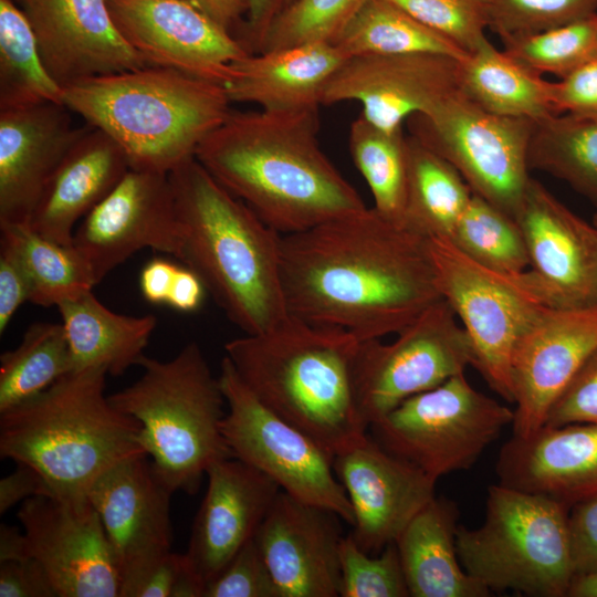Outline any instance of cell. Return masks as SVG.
I'll return each mask as SVG.
<instances>
[{"mask_svg": "<svg viewBox=\"0 0 597 597\" xmlns=\"http://www.w3.org/2000/svg\"><path fill=\"white\" fill-rule=\"evenodd\" d=\"M290 315L359 342L397 334L442 298L428 239L374 208L281 234Z\"/></svg>", "mask_w": 597, "mask_h": 597, "instance_id": "1", "label": "cell"}, {"mask_svg": "<svg viewBox=\"0 0 597 597\" xmlns=\"http://www.w3.org/2000/svg\"><path fill=\"white\" fill-rule=\"evenodd\" d=\"M347 57L332 42L248 54L231 64L223 88L231 103H252L262 111L318 109L325 85Z\"/></svg>", "mask_w": 597, "mask_h": 597, "instance_id": "28", "label": "cell"}, {"mask_svg": "<svg viewBox=\"0 0 597 597\" xmlns=\"http://www.w3.org/2000/svg\"><path fill=\"white\" fill-rule=\"evenodd\" d=\"M189 568L186 554L170 551L124 580L119 597H172L176 586Z\"/></svg>", "mask_w": 597, "mask_h": 597, "instance_id": "48", "label": "cell"}, {"mask_svg": "<svg viewBox=\"0 0 597 597\" xmlns=\"http://www.w3.org/2000/svg\"><path fill=\"white\" fill-rule=\"evenodd\" d=\"M341 520L279 492L254 540L280 597L341 596Z\"/></svg>", "mask_w": 597, "mask_h": 597, "instance_id": "21", "label": "cell"}, {"mask_svg": "<svg viewBox=\"0 0 597 597\" xmlns=\"http://www.w3.org/2000/svg\"><path fill=\"white\" fill-rule=\"evenodd\" d=\"M473 362L467 333L441 298L398 332L392 343L359 342L352 373L358 412L369 429L407 398L464 373Z\"/></svg>", "mask_w": 597, "mask_h": 597, "instance_id": "13", "label": "cell"}, {"mask_svg": "<svg viewBox=\"0 0 597 597\" xmlns=\"http://www.w3.org/2000/svg\"><path fill=\"white\" fill-rule=\"evenodd\" d=\"M168 177L180 232L178 260L201 277L208 294L244 334L263 333L286 318L281 234L196 158Z\"/></svg>", "mask_w": 597, "mask_h": 597, "instance_id": "3", "label": "cell"}, {"mask_svg": "<svg viewBox=\"0 0 597 597\" xmlns=\"http://www.w3.org/2000/svg\"><path fill=\"white\" fill-rule=\"evenodd\" d=\"M575 577L597 572V495L576 503L568 513Z\"/></svg>", "mask_w": 597, "mask_h": 597, "instance_id": "47", "label": "cell"}, {"mask_svg": "<svg viewBox=\"0 0 597 597\" xmlns=\"http://www.w3.org/2000/svg\"><path fill=\"white\" fill-rule=\"evenodd\" d=\"M459 87L476 105L495 115L538 122L556 114L551 102V81L489 40L460 60Z\"/></svg>", "mask_w": 597, "mask_h": 597, "instance_id": "31", "label": "cell"}, {"mask_svg": "<svg viewBox=\"0 0 597 597\" xmlns=\"http://www.w3.org/2000/svg\"><path fill=\"white\" fill-rule=\"evenodd\" d=\"M339 597H408L409 591L396 544L368 554L350 534L341 545Z\"/></svg>", "mask_w": 597, "mask_h": 597, "instance_id": "43", "label": "cell"}, {"mask_svg": "<svg viewBox=\"0 0 597 597\" xmlns=\"http://www.w3.org/2000/svg\"><path fill=\"white\" fill-rule=\"evenodd\" d=\"M20 1V0H19Z\"/></svg>", "mask_w": 597, "mask_h": 597, "instance_id": "60", "label": "cell"}, {"mask_svg": "<svg viewBox=\"0 0 597 597\" xmlns=\"http://www.w3.org/2000/svg\"><path fill=\"white\" fill-rule=\"evenodd\" d=\"M72 369L62 323L31 324L20 344L0 356V412L41 394Z\"/></svg>", "mask_w": 597, "mask_h": 597, "instance_id": "38", "label": "cell"}, {"mask_svg": "<svg viewBox=\"0 0 597 597\" xmlns=\"http://www.w3.org/2000/svg\"><path fill=\"white\" fill-rule=\"evenodd\" d=\"M138 366L140 377L108 399L139 423L142 447L165 483L193 495L213 462L233 457L222 434L219 376L195 342L168 360L144 355Z\"/></svg>", "mask_w": 597, "mask_h": 597, "instance_id": "7", "label": "cell"}, {"mask_svg": "<svg viewBox=\"0 0 597 597\" xmlns=\"http://www.w3.org/2000/svg\"><path fill=\"white\" fill-rule=\"evenodd\" d=\"M513 420L514 409L474 389L462 373L407 398L369 429L385 450L438 480L469 470Z\"/></svg>", "mask_w": 597, "mask_h": 597, "instance_id": "9", "label": "cell"}, {"mask_svg": "<svg viewBox=\"0 0 597 597\" xmlns=\"http://www.w3.org/2000/svg\"><path fill=\"white\" fill-rule=\"evenodd\" d=\"M206 476L208 486L185 554L207 587L254 538L281 489L234 457L213 462Z\"/></svg>", "mask_w": 597, "mask_h": 597, "instance_id": "24", "label": "cell"}, {"mask_svg": "<svg viewBox=\"0 0 597 597\" xmlns=\"http://www.w3.org/2000/svg\"><path fill=\"white\" fill-rule=\"evenodd\" d=\"M235 35L249 11V0H187Z\"/></svg>", "mask_w": 597, "mask_h": 597, "instance_id": "56", "label": "cell"}, {"mask_svg": "<svg viewBox=\"0 0 597 597\" xmlns=\"http://www.w3.org/2000/svg\"><path fill=\"white\" fill-rule=\"evenodd\" d=\"M333 467L353 509L349 534L368 554H378L395 543L436 496V479L388 452L368 434L337 453Z\"/></svg>", "mask_w": 597, "mask_h": 597, "instance_id": "20", "label": "cell"}, {"mask_svg": "<svg viewBox=\"0 0 597 597\" xmlns=\"http://www.w3.org/2000/svg\"><path fill=\"white\" fill-rule=\"evenodd\" d=\"M125 41L149 66L223 86L231 64L250 54L238 39L187 0H106Z\"/></svg>", "mask_w": 597, "mask_h": 597, "instance_id": "17", "label": "cell"}, {"mask_svg": "<svg viewBox=\"0 0 597 597\" xmlns=\"http://www.w3.org/2000/svg\"><path fill=\"white\" fill-rule=\"evenodd\" d=\"M43 103L63 104V87L45 67L22 8L0 0V111Z\"/></svg>", "mask_w": 597, "mask_h": 597, "instance_id": "36", "label": "cell"}, {"mask_svg": "<svg viewBox=\"0 0 597 597\" xmlns=\"http://www.w3.org/2000/svg\"><path fill=\"white\" fill-rule=\"evenodd\" d=\"M499 483L567 507L597 495V422L542 426L500 450Z\"/></svg>", "mask_w": 597, "mask_h": 597, "instance_id": "26", "label": "cell"}, {"mask_svg": "<svg viewBox=\"0 0 597 597\" xmlns=\"http://www.w3.org/2000/svg\"><path fill=\"white\" fill-rule=\"evenodd\" d=\"M179 265L164 258H154L143 266L138 285L145 301L166 305Z\"/></svg>", "mask_w": 597, "mask_h": 597, "instance_id": "54", "label": "cell"}, {"mask_svg": "<svg viewBox=\"0 0 597 597\" xmlns=\"http://www.w3.org/2000/svg\"><path fill=\"white\" fill-rule=\"evenodd\" d=\"M500 40L546 31L594 13L597 0H481Z\"/></svg>", "mask_w": 597, "mask_h": 597, "instance_id": "42", "label": "cell"}, {"mask_svg": "<svg viewBox=\"0 0 597 597\" xmlns=\"http://www.w3.org/2000/svg\"><path fill=\"white\" fill-rule=\"evenodd\" d=\"M0 244L9 248L30 283L29 302L49 307L75 298L96 285L73 244L52 241L23 223H0Z\"/></svg>", "mask_w": 597, "mask_h": 597, "instance_id": "34", "label": "cell"}, {"mask_svg": "<svg viewBox=\"0 0 597 597\" xmlns=\"http://www.w3.org/2000/svg\"><path fill=\"white\" fill-rule=\"evenodd\" d=\"M568 513L569 507L552 499L492 484L482 524L458 525L459 561L490 590L567 597L575 578Z\"/></svg>", "mask_w": 597, "mask_h": 597, "instance_id": "8", "label": "cell"}, {"mask_svg": "<svg viewBox=\"0 0 597 597\" xmlns=\"http://www.w3.org/2000/svg\"><path fill=\"white\" fill-rule=\"evenodd\" d=\"M333 43L348 56L433 53L460 60L468 54L389 0H366Z\"/></svg>", "mask_w": 597, "mask_h": 597, "instance_id": "35", "label": "cell"}, {"mask_svg": "<svg viewBox=\"0 0 597 597\" xmlns=\"http://www.w3.org/2000/svg\"><path fill=\"white\" fill-rule=\"evenodd\" d=\"M596 347L597 303L541 308L512 356V436L528 437L544 425L553 404Z\"/></svg>", "mask_w": 597, "mask_h": 597, "instance_id": "19", "label": "cell"}, {"mask_svg": "<svg viewBox=\"0 0 597 597\" xmlns=\"http://www.w3.org/2000/svg\"><path fill=\"white\" fill-rule=\"evenodd\" d=\"M86 126L75 127L62 103L0 111V223L28 224L48 180Z\"/></svg>", "mask_w": 597, "mask_h": 597, "instance_id": "25", "label": "cell"}, {"mask_svg": "<svg viewBox=\"0 0 597 597\" xmlns=\"http://www.w3.org/2000/svg\"><path fill=\"white\" fill-rule=\"evenodd\" d=\"M73 245L95 284L135 252L180 253V232L168 175L129 169L77 224Z\"/></svg>", "mask_w": 597, "mask_h": 597, "instance_id": "16", "label": "cell"}, {"mask_svg": "<svg viewBox=\"0 0 597 597\" xmlns=\"http://www.w3.org/2000/svg\"><path fill=\"white\" fill-rule=\"evenodd\" d=\"M207 294L201 277L187 265H179L166 305L181 313H193L201 308Z\"/></svg>", "mask_w": 597, "mask_h": 597, "instance_id": "55", "label": "cell"}, {"mask_svg": "<svg viewBox=\"0 0 597 597\" xmlns=\"http://www.w3.org/2000/svg\"><path fill=\"white\" fill-rule=\"evenodd\" d=\"M203 597H280L254 538L207 585Z\"/></svg>", "mask_w": 597, "mask_h": 597, "instance_id": "45", "label": "cell"}, {"mask_svg": "<svg viewBox=\"0 0 597 597\" xmlns=\"http://www.w3.org/2000/svg\"><path fill=\"white\" fill-rule=\"evenodd\" d=\"M419 22L470 53L488 40L481 0H389Z\"/></svg>", "mask_w": 597, "mask_h": 597, "instance_id": "44", "label": "cell"}, {"mask_svg": "<svg viewBox=\"0 0 597 597\" xmlns=\"http://www.w3.org/2000/svg\"><path fill=\"white\" fill-rule=\"evenodd\" d=\"M450 241L498 273L519 276L527 271V251L516 221L474 193Z\"/></svg>", "mask_w": 597, "mask_h": 597, "instance_id": "39", "label": "cell"}, {"mask_svg": "<svg viewBox=\"0 0 597 597\" xmlns=\"http://www.w3.org/2000/svg\"><path fill=\"white\" fill-rule=\"evenodd\" d=\"M17 516L57 597H119V572L88 496H33Z\"/></svg>", "mask_w": 597, "mask_h": 597, "instance_id": "14", "label": "cell"}, {"mask_svg": "<svg viewBox=\"0 0 597 597\" xmlns=\"http://www.w3.org/2000/svg\"><path fill=\"white\" fill-rule=\"evenodd\" d=\"M318 109L231 112L195 158L280 234L366 208L321 148Z\"/></svg>", "mask_w": 597, "mask_h": 597, "instance_id": "2", "label": "cell"}, {"mask_svg": "<svg viewBox=\"0 0 597 597\" xmlns=\"http://www.w3.org/2000/svg\"><path fill=\"white\" fill-rule=\"evenodd\" d=\"M295 1L249 0V11L234 36L250 54L259 53L273 21Z\"/></svg>", "mask_w": 597, "mask_h": 597, "instance_id": "52", "label": "cell"}, {"mask_svg": "<svg viewBox=\"0 0 597 597\" xmlns=\"http://www.w3.org/2000/svg\"><path fill=\"white\" fill-rule=\"evenodd\" d=\"M38 495H51L44 479L33 468L17 463V469L0 480V514Z\"/></svg>", "mask_w": 597, "mask_h": 597, "instance_id": "53", "label": "cell"}, {"mask_svg": "<svg viewBox=\"0 0 597 597\" xmlns=\"http://www.w3.org/2000/svg\"><path fill=\"white\" fill-rule=\"evenodd\" d=\"M350 333L289 315L259 334L224 344L226 357L250 391L333 458L367 436L354 397Z\"/></svg>", "mask_w": 597, "mask_h": 597, "instance_id": "4", "label": "cell"}, {"mask_svg": "<svg viewBox=\"0 0 597 597\" xmlns=\"http://www.w3.org/2000/svg\"><path fill=\"white\" fill-rule=\"evenodd\" d=\"M63 104L109 135L130 169L168 175L230 115L222 85L159 66L75 82Z\"/></svg>", "mask_w": 597, "mask_h": 597, "instance_id": "6", "label": "cell"}, {"mask_svg": "<svg viewBox=\"0 0 597 597\" xmlns=\"http://www.w3.org/2000/svg\"><path fill=\"white\" fill-rule=\"evenodd\" d=\"M409 135L450 163L471 191L515 219L532 179L535 122L492 114L460 90L407 121Z\"/></svg>", "mask_w": 597, "mask_h": 597, "instance_id": "10", "label": "cell"}, {"mask_svg": "<svg viewBox=\"0 0 597 597\" xmlns=\"http://www.w3.org/2000/svg\"><path fill=\"white\" fill-rule=\"evenodd\" d=\"M72 371L102 367L112 376L138 365L157 326L153 314L132 316L111 311L88 291L59 304Z\"/></svg>", "mask_w": 597, "mask_h": 597, "instance_id": "30", "label": "cell"}, {"mask_svg": "<svg viewBox=\"0 0 597 597\" xmlns=\"http://www.w3.org/2000/svg\"><path fill=\"white\" fill-rule=\"evenodd\" d=\"M48 180L28 226L57 243L73 244L75 226L130 169L122 147L86 124Z\"/></svg>", "mask_w": 597, "mask_h": 597, "instance_id": "27", "label": "cell"}, {"mask_svg": "<svg viewBox=\"0 0 597 597\" xmlns=\"http://www.w3.org/2000/svg\"><path fill=\"white\" fill-rule=\"evenodd\" d=\"M567 597H597V572L575 577Z\"/></svg>", "mask_w": 597, "mask_h": 597, "instance_id": "58", "label": "cell"}, {"mask_svg": "<svg viewBox=\"0 0 597 597\" xmlns=\"http://www.w3.org/2000/svg\"><path fill=\"white\" fill-rule=\"evenodd\" d=\"M51 76L63 88L149 66L116 28L106 0H20Z\"/></svg>", "mask_w": 597, "mask_h": 597, "instance_id": "23", "label": "cell"}, {"mask_svg": "<svg viewBox=\"0 0 597 597\" xmlns=\"http://www.w3.org/2000/svg\"><path fill=\"white\" fill-rule=\"evenodd\" d=\"M459 511L434 496L406 525L395 544L412 597H486L490 589L469 575L457 552Z\"/></svg>", "mask_w": 597, "mask_h": 597, "instance_id": "29", "label": "cell"}, {"mask_svg": "<svg viewBox=\"0 0 597 597\" xmlns=\"http://www.w3.org/2000/svg\"><path fill=\"white\" fill-rule=\"evenodd\" d=\"M408 185L404 227L427 239L450 240L473 192L458 170L407 136Z\"/></svg>", "mask_w": 597, "mask_h": 597, "instance_id": "32", "label": "cell"}, {"mask_svg": "<svg viewBox=\"0 0 597 597\" xmlns=\"http://www.w3.org/2000/svg\"><path fill=\"white\" fill-rule=\"evenodd\" d=\"M107 370H74L0 412V455L40 473L51 495L87 498L119 462L146 454L140 426L105 394Z\"/></svg>", "mask_w": 597, "mask_h": 597, "instance_id": "5", "label": "cell"}, {"mask_svg": "<svg viewBox=\"0 0 597 597\" xmlns=\"http://www.w3.org/2000/svg\"><path fill=\"white\" fill-rule=\"evenodd\" d=\"M348 148L370 189L373 208L389 222L405 228L408 145L404 129L384 130L359 114L350 124Z\"/></svg>", "mask_w": 597, "mask_h": 597, "instance_id": "37", "label": "cell"}, {"mask_svg": "<svg viewBox=\"0 0 597 597\" xmlns=\"http://www.w3.org/2000/svg\"><path fill=\"white\" fill-rule=\"evenodd\" d=\"M527 161L597 207V115L559 113L535 122Z\"/></svg>", "mask_w": 597, "mask_h": 597, "instance_id": "33", "label": "cell"}, {"mask_svg": "<svg viewBox=\"0 0 597 597\" xmlns=\"http://www.w3.org/2000/svg\"><path fill=\"white\" fill-rule=\"evenodd\" d=\"M551 102L556 114L597 115V60L551 82Z\"/></svg>", "mask_w": 597, "mask_h": 597, "instance_id": "49", "label": "cell"}, {"mask_svg": "<svg viewBox=\"0 0 597 597\" xmlns=\"http://www.w3.org/2000/svg\"><path fill=\"white\" fill-rule=\"evenodd\" d=\"M366 0H296L269 28L259 53L334 42Z\"/></svg>", "mask_w": 597, "mask_h": 597, "instance_id": "41", "label": "cell"}, {"mask_svg": "<svg viewBox=\"0 0 597 597\" xmlns=\"http://www.w3.org/2000/svg\"><path fill=\"white\" fill-rule=\"evenodd\" d=\"M583 422H597V347L553 404L544 425L558 427Z\"/></svg>", "mask_w": 597, "mask_h": 597, "instance_id": "46", "label": "cell"}, {"mask_svg": "<svg viewBox=\"0 0 597 597\" xmlns=\"http://www.w3.org/2000/svg\"><path fill=\"white\" fill-rule=\"evenodd\" d=\"M31 557L28 541L23 531L17 526H0V562Z\"/></svg>", "mask_w": 597, "mask_h": 597, "instance_id": "57", "label": "cell"}, {"mask_svg": "<svg viewBox=\"0 0 597 597\" xmlns=\"http://www.w3.org/2000/svg\"><path fill=\"white\" fill-rule=\"evenodd\" d=\"M219 380L227 405L222 434L232 455L263 472L287 494L328 509L353 525L352 504L334 471V458L266 408L242 383L226 356Z\"/></svg>", "mask_w": 597, "mask_h": 597, "instance_id": "12", "label": "cell"}, {"mask_svg": "<svg viewBox=\"0 0 597 597\" xmlns=\"http://www.w3.org/2000/svg\"><path fill=\"white\" fill-rule=\"evenodd\" d=\"M172 493L147 454L119 462L91 488L88 499L109 542L121 586L170 552Z\"/></svg>", "mask_w": 597, "mask_h": 597, "instance_id": "22", "label": "cell"}, {"mask_svg": "<svg viewBox=\"0 0 597 597\" xmlns=\"http://www.w3.org/2000/svg\"><path fill=\"white\" fill-rule=\"evenodd\" d=\"M460 60L433 53L352 55L332 75L321 102H358L368 122L397 132L460 90Z\"/></svg>", "mask_w": 597, "mask_h": 597, "instance_id": "18", "label": "cell"}, {"mask_svg": "<svg viewBox=\"0 0 597 597\" xmlns=\"http://www.w3.org/2000/svg\"><path fill=\"white\" fill-rule=\"evenodd\" d=\"M0 597H57L42 566L33 558L0 562Z\"/></svg>", "mask_w": 597, "mask_h": 597, "instance_id": "50", "label": "cell"}, {"mask_svg": "<svg viewBox=\"0 0 597 597\" xmlns=\"http://www.w3.org/2000/svg\"><path fill=\"white\" fill-rule=\"evenodd\" d=\"M30 300V283L15 254L0 244V335L19 307Z\"/></svg>", "mask_w": 597, "mask_h": 597, "instance_id": "51", "label": "cell"}, {"mask_svg": "<svg viewBox=\"0 0 597 597\" xmlns=\"http://www.w3.org/2000/svg\"><path fill=\"white\" fill-rule=\"evenodd\" d=\"M528 256L524 286L545 306L597 303V226L588 223L532 177L514 219Z\"/></svg>", "mask_w": 597, "mask_h": 597, "instance_id": "15", "label": "cell"}, {"mask_svg": "<svg viewBox=\"0 0 597 597\" xmlns=\"http://www.w3.org/2000/svg\"><path fill=\"white\" fill-rule=\"evenodd\" d=\"M440 294L460 318L470 341L473 367L513 404L511 362L515 346L543 305L522 283L490 270L450 240L429 238Z\"/></svg>", "mask_w": 597, "mask_h": 597, "instance_id": "11", "label": "cell"}, {"mask_svg": "<svg viewBox=\"0 0 597 597\" xmlns=\"http://www.w3.org/2000/svg\"><path fill=\"white\" fill-rule=\"evenodd\" d=\"M593 223H594L595 226H597V213L595 214V218H594Z\"/></svg>", "mask_w": 597, "mask_h": 597, "instance_id": "59", "label": "cell"}, {"mask_svg": "<svg viewBox=\"0 0 597 597\" xmlns=\"http://www.w3.org/2000/svg\"><path fill=\"white\" fill-rule=\"evenodd\" d=\"M503 50L537 74L564 77L597 60V13L538 33L502 40Z\"/></svg>", "mask_w": 597, "mask_h": 597, "instance_id": "40", "label": "cell"}]
</instances>
